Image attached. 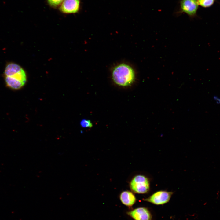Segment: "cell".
<instances>
[{"instance_id":"8fae6325","label":"cell","mask_w":220,"mask_h":220,"mask_svg":"<svg viewBox=\"0 0 220 220\" xmlns=\"http://www.w3.org/2000/svg\"><path fill=\"white\" fill-rule=\"evenodd\" d=\"M81 126L83 127L90 128L93 126V124L90 121L87 119H83L80 122Z\"/></svg>"},{"instance_id":"6da1fadb","label":"cell","mask_w":220,"mask_h":220,"mask_svg":"<svg viewBox=\"0 0 220 220\" xmlns=\"http://www.w3.org/2000/svg\"><path fill=\"white\" fill-rule=\"evenodd\" d=\"M4 75L6 85L12 89L20 88L26 81L24 71L19 65L15 63H9L7 64Z\"/></svg>"},{"instance_id":"30bf717a","label":"cell","mask_w":220,"mask_h":220,"mask_svg":"<svg viewBox=\"0 0 220 220\" xmlns=\"http://www.w3.org/2000/svg\"><path fill=\"white\" fill-rule=\"evenodd\" d=\"M64 0H47L48 4L51 7L56 8L60 6Z\"/></svg>"},{"instance_id":"3957f363","label":"cell","mask_w":220,"mask_h":220,"mask_svg":"<svg viewBox=\"0 0 220 220\" xmlns=\"http://www.w3.org/2000/svg\"><path fill=\"white\" fill-rule=\"evenodd\" d=\"M150 181L147 176L142 174L135 175L130 182V187L134 193L145 194L150 189Z\"/></svg>"},{"instance_id":"ba28073f","label":"cell","mask_w":220,"mask_h":220,"mask_svg":"<svg viewBox=\"0 0 220 220\" xmlns=\"http://www.w3.org/2000/svg\"><path fill=\"white\" fill-rule=\"evenodd\" d=\"M119 199L121 203L128 207H132L136 203V198L133 193L128 190L122 192L119 195Z\"/></svg>"},{"instance_id":"5b68a950","label":"cell","mask_w":220,"mask_h":220,"mask_svg":"<svg viewBox=\"0 0 220 220\" xmlns=\"http://www.w3.org/2000/svg\"><path fill=\"white\" fill-rule=\"evenodd\" d=\"M127 214L134 220H152V219L151 212L145 207L136 208L127 212Z\"/></svg>"},{"instance_id":"7a4b0ae2","label":"cell","mask_w":220,"mask_h":220,"mask_svg":"<svg viewBox=\"0 0 220 220\" xmlns=\"http://www.w3.org/2000/svg\"><path fill=\"white\" fill-rule=\"evenodd\" d=\"M135 72L130 66L125 64H120L115 67L112 71L113 81L117 85L123 87L129 86L135 79Z\"/></svg>"},{"instance_id":"277c9868","label":"cell","mask_w":220,"mask_h":220,"mask_svg":"<svg viewBox=\"0 0 220 220\" xmlns=\"http://www.w3.org/2000/svg\"><path fill=\"white\" fill-rule=\"evenodd\" d=\"M173 194L172 192L159 190L144 199L143 200L156 205H163L169 201Z\"/></svg>"},{"instance_id":"8992f818","label":"cell","mask_w":220,"mask_h":220,"mask_svg":"<svg viewBox=\"0 0 220 220\" xmlns=\"http://www.w3.org/2000/svg\"><path fill=\"white\" fill-rule=\"evenodd\" d=\"M80 0H64L59 7L61 12L66 14L74 13L78 12Z\"/></svg>"},{"instance_id":"9c48e42d","label":"cell","mask_w":220,"mask_h":220,"mask_svg":"<svg viewBox=\"0 0 220 220\" xmlns=\"http://www.w3.org/2000/svg\"><path fill=\"white\" fill-rule=\"evenodd\" d=\"M199 5L204 7H209L214 2L215 0H197Z\"/></svg>"},{"instance_id":"52a82bcc","label":"cell","mask_w":220,"mask_h":220,"mask_svg":"<svg viewBox=\"0 0 220 220\" xmlns=\"http://www.w3.org/2000/svg\"><path fill=\"white\" fill-rule=\"evenodd\" d=\"M198 5L197 0H182L180 2L182 11L191 17L195 16Z\"/></svg>"}]
</instances>
